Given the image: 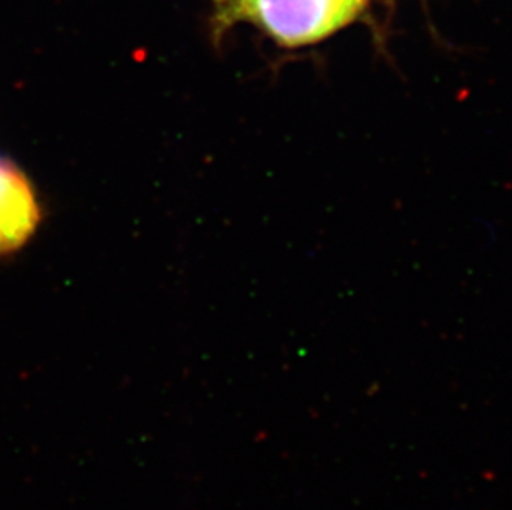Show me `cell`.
Here are the masks:
<instances>
[{
    "instance_id": "1",
    "label": "cell",
    "mask_w": 512,
    "mask_h": 510,
    "mask_svg": "<svg viewBox=\"0 0 512 510\" xmlns=\"http://www.w3.org/2000/svg\"><path fill=\"white\" fill-rule=\"evenodd\" d=\"M368 0H213V44L234 25H254L285 49L319 44L358 19Z\"/></svg>"
},
{
    "instance_id": "2",
    "label": "cell",
    "mask_w": 512,
    "mask_h": 510,
    "mask_svg": "<svg viewBox=\"0 0 512 510\" xmlns=\"http://www.w3.org/2000/svg\"><path fill=\"white\" fill-rule=\"evenodd\" d=\"M42 207L29 176L0 156V257L20 251L35 236Z\"/></svg>"
}]
</instances>
